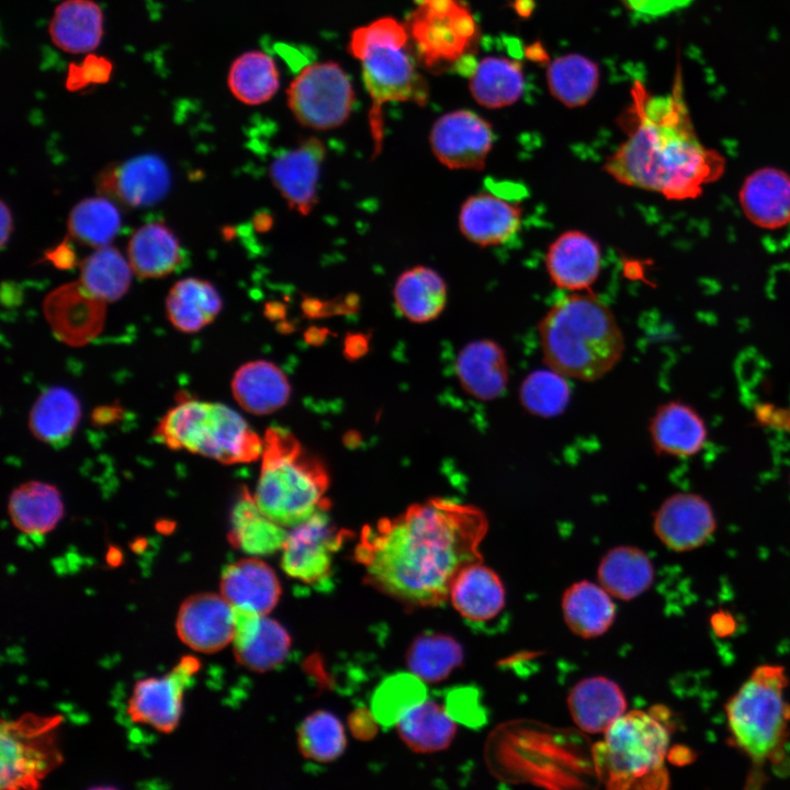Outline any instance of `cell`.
<instances>
[{
  "label": "cell",
  "instance_id": "obj_1",
  "mask_svg": "<svg viewBox=\"0 0 790 790\" xmlns=\"http://www.w3.org/2000/svg\"><path fill=\"white\" fill-rule=\"evenodd\" d=\"M488 526L476 506L430 499L363 528L354 558L370 586L404 606H440L460 571L483 561Z\"/></svg>",
  "mask_w": 790,
  "mask_h": 790
},
{
  "label": "cell",
  "instance_id": "obj_35",
  "mask_svg": "<svg viewBox=\"0 0 790 790\" xmlns=\"http://www.w3.org/2000/svg\"><path fill=\"white\" fill-rule=\"evenodd\" d=\"M447 284L431 268L417 266L404 271L394 286L398 312L414 323L436 319L447 304Z\"/></svg>",
  "mask_w": 790,
  "mask_h": 790
},
{
  "label": "cell",
  "instance_id": "obj_29",
  "mask_svg": "<svg viewBox=\"0 0 790 790\" xmlns=\"http://www.w3.org/2000/svg\"><path fill=\"white\" fill-rule=\"evenodd\" d=\"M567 706L576 725L591 734L606 730L625 713L627 700L613 680L595 676L580 680L569 691Z\"/></svg>",
  "mask_w": 790,
  "mask_h": 790
},
{
  "label": "cell",
  "instance_id": "obj_19",
  "mask_svg": "<svg viewBox=\"0 0 790 790\" xmlns=\"http://www.w3.org/2000/svg\"><path fill=\"white\" fill-rule=\"evenodd\" d=\"M324 158V144L316 137H308L271 162L273 185L290 207L303 215H307L316 203Z\"/></svg>",
  "mask_w": 790,
  "mask_h": 790
},
{
  "label": "cell",
  "instance_id": "obj_54",
  "mask_svg": "<svg viewBox=\"0 0 790 790\" xmlns=\"http://www.w3.org/2000/svg\"><path fill=\"white\" fill-rule=\"evenodd\" d=\"M695 752L687 746H675L668 753V759L675 765H687L695 760Z\"/></svg>",
  "mask_w": 790,
  "mask_h": 790
},
{
  "label": "cell",
  "instance_id": "obj_7",
  "mask_svg": "<svg viewBox=\"0 0 790 790\" xmlns=\"http://www.w3.org/2000/svg\"><path fill=\"white\" fill-rule=\"evenodd\" d=\"M158 442L223 464L248 463L261 456V439L233 408L203 400H183L169 409L155 431Z\"/></svg>",
  "mask_w": 790,
  "mask_h": 790
},
{
  "label": "cell",
  "instance_id": "obj_52",
  "mask_svg": "<svg viewBox=\"0 0 790 790\" xmlns=\"http://www.w3.org/2000/svg\"><path fill=\"white\" fill-rule=\"evenodd\" d=\"M49 260L58 268L66 269L75 263V252L67 244L59 245L47 253Z\"/></svg>",
  "mask_w": 790,
  "mask_h": 790
},
{
  "label": "cell",
  "instance_id": "obj_45",
  "mask_svg": "<svg viewBox=\"0 0 790 790\" xmlns=\"http://www.w3.org/2000/svg\"><path fill=\"white\" fill-rule=\"evenodd\" d=\"M120 227L121 216L115 204L103 195L77 203L67 222L69 237L94 249L110 245Z\"/></svg>",
  "mask_w": 790,
  "mask_h": 790
},
{
  "label": "cell",
  "instance_id": "obj_39",
  "mask_svg": "<svg viewBox=\"0 0 790 790\" xmlns=\"http://www.w3.org/2000/svg\"><path fill=\"white\" fill-rule=\"evenodd\" d=\"M8 509L16 529L29 535H43L60 521L64 504L55 486L27 482L11 493Z\"/></svg>",
  "mask_w": 790,
  "mask_h": 790
},
{
  "label": "cell",
  "instance_id": "obj_32",
  "mask_svg": "<svg viewBox=\"0 0 790 790\" xmlns=\"http://www.w3.org/2000/svg\"><path fill=\"white\" fill-rule=\"evenodd\" d=\"M223 306L216 287L199 278H184L170 289L166 298L167 317L184 334H193L211 324Z\"/></svg>",
  "mask_w": 790,
  "mask_h": 790
},
{
  "label": "cell",
  "instance_id": "obj_12",
  "mask_svg": "<svg viewBox=\"0 0 790 790\" xmlns=\"http://www.w3.org/2000/svg\"><path fill=\"white\" fill-rule=\"evenodd\" d=\"M55 720L24 719L2 723L1 788H34L55 764L48 732Z\"/></svg>",
  "mask_w": 790,
  "mask_h": 790
},
{
  "label": "cell",
  "instance_id": "obj_26",
  "mask_svg": "<svg viewBox=\"0 0 790 790\" xmlns=\"http://www.w3.org/2000/svg\"><path fill=\"white\" fill-rule=\"evenodd\" d=\"M449 597L459 614L472 625L492 622L506 606L501 579L483 561L460 571L451 585Z\"/></svg>",
  "mask_w": 790,
  "mask_h": 790
},
{
  "label": "cell",
  "instance_id": "obj_55",
  "mask_svg": "<svg viewBox=\"0 0 790 790\" xmlns=\"http://www.w3.org/2000/svg\"><path fill=\"white\" fill-rule=\"evenodd\" d=\"M789 484H790V479H789Z\"/></svg>",
  "mask_w": 790,
  "mask_h": 790
},
{
  "label": "cell",
  "instance_id": "obj_34",
  "mask_svg": "<svg viewBox=\"0 0 790 790\" xmlns=\"http://www.w3.org/2000/svg\"><path fill=\"white\" fill-rule=\"evenodd\" d=\"M562 611L569 630L584 639L603 634L616 618L611 595L588 580L576 582L564 591Z\"/></svg>",
  "mask_w": 790,
  "mask_h": 790
},
{
  "label": "cell",
  "instance_id": "obj_50",
  "mask_svg": "<svg viewBox=\"0 0 790 790\" xmlns=\"http://www.w3.org/2000/svg\"><path fill=\"white\" fill-rule=\"evenodd\" d=\"M349 729L356 738L368 741L373 738L379 731V722L372 711L360 708L349 715Z\"/></svg>",
  "mask_w": 790,
  "mask_h": 790
},
{
  "label": "cell",
  "instance_id": "obj_42",
  "mask_svg": "<svg viewBox=\"0 0 790 790\" xmlns=\"http://www.w3.org/2000/svg\"><path fill=\"white\" fill-rule=\"evenodd\" d=\"M81 285L104 303L120 300L129 289L132 268L110 245L95 248L79 264Z\"/></svg>",
  "mask_w": 790,
  "mask_h": 790
},
{
  "label": "cell",
  "instance_id": "obj_11",
  "mask_svg": "<svg viewBox=\"0 0 790 790\" xmlns=\"http://www.w3.org/2000/svg\"><path fill=\"white\" fill-rule=\"evenodd\" d=\"M348 533L330 520L327 507L291 528L282 548L281 566L291 578L317 590L331 585L334 553Z\"/></svg>",
  "mask_w": 790,
  "mask_h": 790
},
{
  "label": "cell",
  "instance_id": "obj_5",
  "mask_svg": "<svg viewBox=\"0 0 790 790\" xmlns=\"http://www.w3.org/2000/svg\"><path fill=\"white\" fill-rule=\"evenodd\" d=\"M253 498L260 510L283 527H294L327 507L328 474L287 430L266 431Z\"/></svg>",
  "mask_w": 790,
  "mask_h": 790
},
{
  "label": "cell",
  "instance_id": "obj_49",
  "mask_svg": "<svg viewBox=\"0 0 790 790\" xmlns=\"http://www.w3.org/2000/svg\"><path fill=\"white\" fill-rule=\"evenodd\" d=\"M112 72V64L105 58L87 54L80 65H71L68 70L69 90L82 89L89 84L105 82Z\"/></svg>",
  "mask_w": 790,
  "mask_h": 790
},
{
  "label": "cell",
  "instance_id": "obj_40",
  "mask_svg": "<svg viewBox=\"0 0 790 790\" xmlns=\"http://www.w3.org/2000/svg\"><path fill=\"white\" fill-rule=\"evenodd\" d=\"M456 720L447 707L424 700L396 723L402 741L415 753L428 754L447 748L456 733Z\"/></svg>",
  "mask_w": 790,
  "mask_h": 790
},
{
  "label": "cell",
  "instance_id": "obj_33",
  "mask_svg": "<svg viewBox=\"0 0 790 790\" xmlns=\"http://www.w3.org/2000/svg\"><path fill=\"white\" fill-rule=\"evenodd\" d=\"M286 537L285 527L264 515L253 495L242 490L230 516V544L251 555H269L282 550Z\"/></svg>",
  "mask_w": 790,
  "mask_h": 790
},
{
  "label": "cell",
  "instance_id": "obj_41",
  "mask_svg": "<svg viewBox=\"0 0 790 790\" xmlns=\"http://www.w3.org/2000/svg\"><path fill=\"white\" fill-rule=\"evenodd\" d=\"M227 84L232 94L241 103L259 105L273 98L279 90V69L264 52H245L230 64Z\"/></svg>",
  "mask_w": 790,
  "mask_h": 790
},
{
  "label": "cell",
  "instance_id": "obj_43",
  "mask_svg": "<svg viewBox=\"0 0 790 790\" xmlns=\"http://www.w3.org/2000/svg\"><path fill=\"white\" fill-rule=\"evenodd\" d=\"M552 95L568 108L585 105L596 93L599 68L591 59L579 54H567L554 59L546 70Z\"/></svg>",
  "mask_w": 790,
  "mask_h": 790
},
{
  "label": "cell",
  "instance_id": "obj_28",
  "mask_svg": "<svg viewBox=\"0 0 790 790\" xmlns=\"http://www.w3.org/2000/svg\"><path fill=\"white\" fill-rule=\"evenodd\" d=\"M104 34V15L93 0H64L48 23L52 43L60 50L80 55L98 48Z\"/></svg>",
  "mask_w": 790,
  "mask_h": 790
},
{
  "label": "cell",
  "instance_id": "obj_10",
  "mask_svg": "<svg viewBox=\"0 0 790 790\" xmlns=\"http://www.w3.org/2000/svg\"><path fill=\"white\" fill-rule=\"evenodd\" d=\"M286 99L301 125L327 131L348 120L356 95L350 78L340 65L319 61L296 75L286 90Z\"/></svg>",
  "mask_w": 790,
  "mask_h": 790
},
{
  "label": "cell",
  "instance_id": "obj_14",
  "mask_svg": "<svg viewBox=\"0 0 790 790\" xmlns=\"http://www.w3.org/2000/svg\"><path fill=\"white\" fill-rule=\"evenodd\" d=\"M198 668L196 659L185 657L168 675L138 680L127 702L131 720L161 733L173 731L180 720L184 687Z\"/></svg>",
  "mask_w": 790,
  "mask_h": 790
},
{
  "label": "cell",
  "instance_id": "obj_15",
  "mask_svg": "<svg viewBox=\"0 0 790 790\" xmlns=\"http://www.w3.org/2000/svg\"><path fill=\"white\" fill-rule=\"evenodd\" d=\"M170 172L155 155H142L106 166L97 177V190L128 207L150 206L167 194Z\"/></svg>",
  "mask_w": 790,
  "mask_h": 790
},
{
  "label": "cell",
  "instance_id": "obj_51",
  "mask_svg": "<svg viewBox=\"0 0 790 790\" xmlns=\"http://www.w3.org/2000/svg\"><path fill=\"white\" fill-rule=\"evenodd\" d=\"M710 623L713 632L720 637L730 636L736 630V621L734 617L724 610L714 612L711 616Z\"/></svg>",
  "mask_w": 790,
  "mask_h": 790
},
{
  "label": "cell",
  "instance_id": "obj_16",
  "mask_svg": "<svg viewBox=\"0 0 790 790\" xmlns=\"http://www.w3.org/2000/svg\"><path fill=\"white\" fill-rule=\"evenodd\" d=\"M710 503L696 493L667 497L654 514L653 529L659 541L675 552H687L707 543L716 530Z\"/></svg>",
  "mask_w": 790,
  "mask_h": 790
},
{
  "label": "cell",
  "instance_id": "obj_31",
  "mask_svg": "<svg viewBox=\"0 0 790 790\" xmlns=\"http://www.w3.org/2000/svg\"><path fill=\"white\" fill-rule=\"evenodd\" d=\"M182 249L173 230L160 222L137 228L127 245L133 272L142 279L169 275L182 262Z\"/></svg>",
  "mask_w": 790,
  "mask_h": 790
},
{
  "label": "cell",
  "instance_id": "obj_13",
  "mask_svg": "<svg viewBox=\"0 0 790 790\" xmlns=\"http://www.w3.org/2000/svg\"><path fill=\"white\" fill-rule=\"evenodd\" d=\"M430 146L436 158L450 169L482 170L495 135L484 117L470 110L441 115L432 125Z\"/></svg>",
  "mask_w": 790,
  "mask_h": 790
},
{
  "label": "cell",
  "instance_id": "obj_9",
  "mask_svg": "<svg viewBox=\"0 0 790 790\" xmlns=\"http://www.w3.org/2000/svg\"><path fill=\"white\" fill-rule=\"evenodd\" d=\"M414 2L404 24L416 64L435 74L454 69L470 75L475 65L470 54L478 35L471 10L461 0Z\"/></svg>",
  "mask_w": 790,
  "mask_h": 790
},
{
  "label": "cell",
  "instance_id": "obj_21",
  "mask_svg": "<svg viewBox=\"0 0 790 790\" xmlns=\"http://www.w3.org/2000/svg\"><path fill=\"white\" fill-rule=\"evenodd\" d=\"M601 266L598 242L580 230L561 234L549 247L545 267L553 283L564 290L589 289Z\"/></svg>",
  "mask_w": 790,
  "mask_h": 790
},
{
  "label": "cell",
  "instance_id": "obj_4",
  "mask_svg": "<svg viewBox=\"0 0 790 790\" xmlns=\"http://www.w3.org/2000/svg\"><path fill=\"white\" fill-rule=\"evenodd\" d=\"M405 24L383 16L354 29L349 53L360 61L364 88L371 99L369 123L374 150L383 140L382 108L388 102H414L424 105L429 89L408 50Z\"/></svg>",
  "mask_w": 790,
  "mask_h": 790
},
{
  "label": "cell",
  "instance_id": "obj_53",
  "mask_svg": "<svg viewBox=\"0 0 790 790\" xmlns=\"http://www.w3.org/2000/svg\"><path fill=\"white\" fill-rule=\"evenodd\" d=\"M13 229V217L4 201H1V248H4Z\"/></svg>",
  "mask_w": 790,
  "mask_h": 790
},
{
  "label": "cell",
  "instance_id": "obj_18",
  "mask_svg": "<svg viewBox=\"0 0 790 790\" xmlns=\"http://www.w3.org/2000/svg\"><path fill=\"white\" fill-rule=\"evenodd\" d=\"M176 628L180 640L192 650L214 653L234 640L235 609L223 595L196 594L181 605Z\"/></svg>",
  "mask_w": 790,
  "mask_h": 790
},
{
  "label": "cell",
  "instance_id": "obj_30",
  "mask_svg": "<svg viewBox=\"0 0 790 790\" xmlns=\"http://www.w3.org/2000/svg\"><path fill=\"white\" fill-rule=\"evenodd\" d=\"M232 391L236 402L248 413L268 415L284 406L290 398V384L284 373L266 360L249 361L234 374Z\"/></svg>",
  "mask_w": 790,
  "mask_h": 790
},
{
  "label": "cell",
  "instance_id": "obj_25",
  "mask_svg": "<svg viewBox=\"0 0 790 790\" xmlns=\"http://www.w3.org/2000/svg\"><path fill=\"white\" fill-rule=\"evenodd\" d=\"M520 223L521 208L517 204L487 192L469 196L459 213L462 235L481 247L506 242Z\"/></svg>",
  "mask_w": 790,
  "mask_h": 790
},
{
  "label": "cell",
  "instance_id": "obj_24",
  "mask_svg": "<svg viewBox=\"0 0 790 790\" xmlns=\"http://www.w3.org/2000/svg\"><path fill=\"white\" fill-rule=\"evenodd\" d=\"M740 205L749 222L777 229L790 223V174L775 167L759 168L743 182Z\"/></svg>",
  "mask_w": 790,
  "mask_h": 790
},
{
  "label": "cell",
  "instance_id": "obj_6",
  "mask_svg": "<svg viewBox=\"0 0 790 790\" xmlns=\"http://www.w3.org/2000/svg\"><path fill=\"white\" fill-rule=\"evenodd\" d=\"M657 711L633 710L617 719L592 748L597 774L608 789H665L669 730Z\"/></svg>",
  "mask_w": 790,
  "mask_h": 790
},
{
  "label": "cell",
  "instance_id": "obj_8",
  "mask_svg": "<svg viewBox=\"0 0 790 790\" xmlns=\"http://www.w3.org/2000/svg\"><path fill=\"white\" fill-rule=\"evenodd\" d=\"M788 682L782 666H758L725 704L734 743L756 765L781 754L790 721L783 698Z\"/></svg>",
  "mask_w": 790,
  "mask_h": 790
},
{
  "label": "cell",
  "instance_id": "obj_27",
  "mask_svg": "<svg viewBox=\"0 0 790 790\" xmlns=\"http://www.w3.org/2000/svg\"><path fill=\"white\" fill-rule=\"evenodd\" d=\"M454 369L462 388L477 399H496L507 387L509 375L506 353L492 339L466 343L458 353Z\"/></svg>",
  "mask_w": 790,
  "mask_h": 790
},
{
  "label": "cell",
  "instance_id": "obj_47",
  "mask_svg": "<svg viewBox=\"0 0 790 790\" xmlns=\"http://www.w3.org/2000/svg\"><path fill=\"white\" fill-rule=\"evenodd\" d=\"M427 699L424 681L414 674H396L385 678L372 697V713L384 727L397 721L413 707Z\"/></svg>",
  "mask_w": 790,
  "mask_h": 790
},
{
  "label": "cell",
  "instance_id": "obj_3",
  "mask_svg": "<svg viewBox=\"0 0 790 790\" xmlns=\"http://www.w3.org/2000/svg\"><path fill=\"white\" fill-rule=\"evenodd\" d=\"M538 329L545 364L567 379L597 381L623 356V334L610 308L594 295L560 300Z\"/></svg>",
  "mask_w": 790,
  "mask_h": 790
},
{
  "label": "cell",
  "instance_id": "obj_17",
  "mask_svg": "<svg viewBox=\"0 0 790 790\" xmlns=\"http://www.w3.org/2000/svg\"><path fill=\"white\" fill-rule=\"evenodd\" d=\"M44 315L54 335L70 346H81L95 338L105 320V303L90 294L78 282L64 284L44 300Z\"/></svg>",
  "mask_w": 790,
  "mask_h": 790
},
{
  "label": "cell",
  "instance_id": "obj_48",
  "mask_svg": "<svg viewBox=\"0 0 790 790\" xmlns=\"http://www.w3.org/2000/svg\"><path fill=\"white\" fill-rule=\"evenodd\" d=\"M566 379L550 368L531 372L519 388L522 407L543 418L562 414L571 399V387Z\"/></svg>",
  "mask_w": 790,
  "mask_h": 790
},
{
  "label": "cell",
  "instance_id": "obj_22",
  "mask_svg": "<svg viewBox=\"0 0 790 790\" xmlns=\"http://www.w3.org/2000/svg\"><path fill=\"white\" fill-rule=\"evenodd\" d=\"M651 442L657 454L690 458L707 443L708 428L689 404L669 400L659 405L650 420Z\"/></svg>",
  "mask_w": 790,
  "mask_h": 790
},
{
  "label": "cell",
  "instance_id": "obj_44",
  "mask_svg": "<svg viewBox=\"0 0 790 790\" xmlns=\"http://www.w3.org/2000/svg\"><path fill=\"white\" fill-rule=\"evenodd\" d=\"M405 657L411 674L425 682H439L462 665L464 655L452 636L426 632L411 642Z\"/></svg>",
  "mask_w": 790,
  "mask_h": 790
},
{
  "label": "cell",
  "instance_id": "obj_36",
  "mask_svg": "<svg viewBox=\"0 0 790 790\" xmlns=\"http://www.w3.org/2000/svg\"><path fill=\"white\" fill-rule=\"evenodd\" d=\"M526 78L519 61L505 56H486L470 74L473 99L488 109L516 103L524 92Z\"/></svg>",
  "mask_w": 790,
  "mask_h": 790
},
{
  "label": "cell",
  "instance_id": "obj_23",
  "mask_svg": "<svg viewBox=\"0 0 790 790\" xmlns=\"http://www.w3.org/2000/svg\"><path fill=\"white\" fill-rule=\"evenodd\" d=\"M221 591L235 609L267 616L279 602L281 585L268 564L249 557L228 564L223 569Z\"/></svg>",
  "mask_w": 790,
  "mask_h": 790
},
{
  "label": "cell",
  "instance_id": "obj_37",
  "mask_svg": "<svg viewBox=\"0 0 790 790\" xmlns=\"http://www.w3.org/2000/svg\"><path fill=\"white\" fill-rule=\"evenodd\" d=\"M597 577L612 597L631 600L646 591L654 580V567L647 554L632 545H619L601 558Z\"/></svg>",
  "mask_w": 790,
  "mask_h": 790
},
{
  "label": "cell",
  "instance_id": "obj_2",
  "mask_svg": "<svg viewBox=\"0 0 790 790\" xmlns=\"http://www.w3.org/2000/svg\"><path fill=\"white\" fill-rule=\"evenodd\" d=\"M722 169V158L707 149L693 129L680 75L665 95L641 91L636 124L605 165L618 182L669 200L697 196Z\"/></svg>",
  "mask_w": 790,
  "mask_h": 790
},
{
  "label": "cell",
  "instance_id": "obj_38",
  "mask_svg": "<svg viewBox=\"0 0 790 790\" xmlns=\"http://www.w3.org/2000/svg\"><path fill=\"white\" fill-rule=\"evenodd\" d=\"M80 416L81 407L76 395L65 387L53 386L35 400L29 426L36 439L61 448L72 438Z\"/></svg>",
  "mask_w": 790,
  "mask_h": 790
},
{
  "label": "cell",
  "instance_id": "obj_46",
  "mask_svg": "<svg viewBox=\"0 0 790 790\" xmlns=\"http://www.w3.org/2000/svg\"><path fill=\"white\" fill-rule=\"evenodd\" d=\"M297 742L302 755L319 764L336 760L347 745L343 725L327 711H316L300 724Z\"/></svg>",
  "mask_w": 790,
  "mask_h": 790
},
{
  "label": "cell",
  "instance_id": "obj_20",
  "mask_svg": "<svg viewBox=\"0 0 790 790\" xmlns=\"http://www.w3.org/2000/svg\"><path fill=\"white\" fill-rule=\"evenodd\" d=\"M235 616L234 654L241 666L264 673L280 667L287 659L292 640L279 622L264 614L239 609H235Z\"/></svg>",
  "mask_w": 790,
  "mask_h": 790
}]
</instances>
